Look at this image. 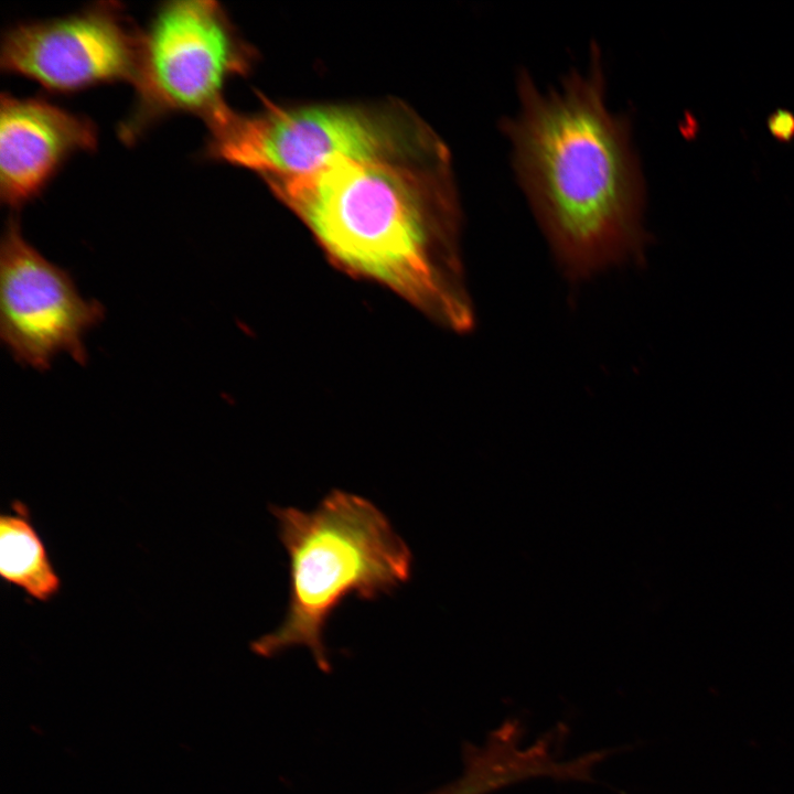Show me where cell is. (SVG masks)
<instances>
[{"mask_svg": "<svg viewBox=\"0 0 794 794\" xmlns=\"http://www.w3.org/2000/svg\"><path fill=\"white\" fill-rule=\"evenodd\" d=\"M503 124L527 201L572 281L643 258L644 182L627 122L605 104L597 56L548 92L528 75Z\"/></svg>", "mask_w": 794, "mask_h": 794, "instance_id": "1", "label": "cell"}, {"mask_svg": "<svg viewBox=\"0 0 794 794\" xmlns=\"http://www.w3.org/2000/svg\"><path fill=\"white\" fill-rule=\"evenodd\" d=\"M411 163L340 159L267 181L336 266L466 330L473 318L448 165L421 171Z\"/></svg>", "mask_w": 794, "mask_h": 794, "instance_id": "2", "label": "cell"}, {"mask_svg": "<svg viewBox=\"0 0 794 794\" xmlns=\"http://www.w3.org/2000/svg\"><path fill=\"white\" fill-rule=\"evenodd\" d=\"M289 558V603L282 623L250 644L262 657L307 647L331 670L323 635L333 611L350 596L375 600L411 576L412 552L369 500L332 489L310 512L270 504Z\"/></svg>", "mask_w": 794, "mask_h": 794, "instance_id": "3", "label": "cell"}, {"mask_svg": "<svg viewBox=\"0 0 794 794\" xmlns=\"http://www.w3.org/2000/svg\"><path fill=\"white\" fill-rule=\"evenodd\" d=\"M205 124V157L266 179L312 172L340 159L412 162L446 155L432 132L397 107L268 106L242 115L226 105Z\"/></svg>", "mask_w": 794, "mask_h": 794, "instance_id": "4", "label": "cell"}, {"mask_svg": "<svg viewBox=\"0 0 794 794\" xmlns=\"http://www.w3.org/2000/svg\"><path fill=\"white\" fill-rule=\"evenodd\" d=\"M248 64L249 53L217 2L161 3L141 31L135 104L120 139L132 143L170 115L208 120L226 106V82Z\"/></svg>", "mask_w": 794, "mask_h": 794, "instance_id": "5", "label": "cell"}, {"mask_svg": "<svg viewBox=\"0 0 794 794\" xmlns=\"http://www.w3.org/2000/svg\"><path fill=\"white\" fill-rule=\"evenodd\" d=\"M104 318L103 304L83 298L69 272L32 246L10 216L0 246V336L13 358L40 372L60 354L85 365L84 339Z\"/></svg>", "mask_w": 794, "mask_h": 794, "instance_id": "6", "label": "cell"}, {"mask_svg": "<svg viewBox=\"0 0 794 794\" xmlns=\"http://www.w3.org/2000/svg\"><path fill=\"white\" fill-rule=\"evenodd\" d=\"M141 31L117 2H98L61 18L23 22L2 36L0 68L71 94L135 81Z\"/></svg>", "mask_w": 794, "mask_h": 794, "instance_id": "7", "label": "cell"}, {"mask_svg": "<svg viewBox=\"0 0 794 794\" xmlns=\"http://www.w3.org/2000/svg\"><path fill=\"white\" fill-rule=\"evenodd\" d=\"M98 131L87 116L43 97H0V197L12 210L29 203L78 152L94 151Z\"/></svg>", "mask_w": 794, "mask_h": 794, "instance_id": "8", "label": "cell"}, {"mask_svg": "<svg viewBox=\"0 0 794 794\" xmlns=\"http://www.w3.org/2000/svg\"><path fill=\"white\" fill-rule=\"evenodd\" d=\"M0 575L30 598L47 602L61 590V579L46 547L20 501L0 516Z\"/></svg>", "mask_w": 794, "mask_h": 794, "instance_id": "9", "label": "cell"}, {"mask_svg": "<svg viewBox=\"0 0 794 794\" xmlns=\"http://www.w3.org/2000/svg\"><path fill=\"white\" fill-rule=\"evenodd\" d=\"M768 129L779 141L788 142L794 139V115L779 109L768 118Z\"/></svg>", "mask_w": 794, "mask_h": 794, "instance_id": "10", "label": "cell"}]
</instances>
